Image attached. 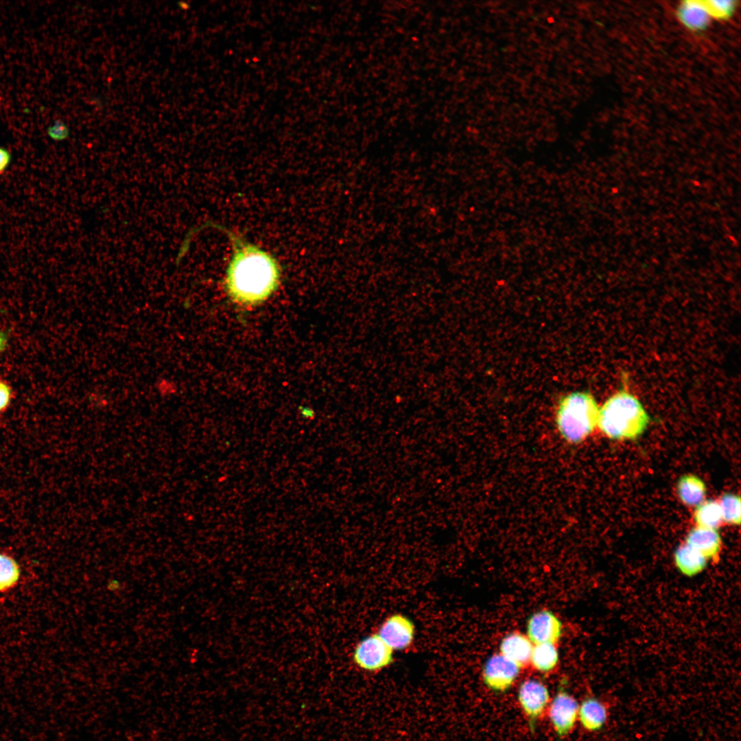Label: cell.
Segmentation results:
<instances>
[{"mask_svg": "<svg viewBox=\"0 0 741 741\" xmlns=\"http://www.w3.org/2000/svg\"><path fill=\"white\" fill-rule=\"evenodd\" d=\"M676 490L683 504L694 508L705 499L707 494L705 482L693 473L681 475L677 482Z\"/></svg>", "mask_w": 741, "mask_h": 741, "instance_id": "cell-14", "label": "cell"}, {"mask_svg": "<svg viewBox=\"0 0 741 741\" xmlns=\"http://www.w3.org/2000/svg\"><path fill=\"white\" fill-rule=\"evenodd\" d=\"M279 281L275 259L252 245L237 248L226 271V285L233 299L244 305H257L266 300Z\"/></svg>", "mask_w": 741, "mask_h": 741, "instance_id": "cell-1", "label": "cell"}, {"mask_svg": "<svg viewBox=\"0 0 741 741\" xmlns=\"http://www.w3.org/2000/svg\"><path fill=\"white\" fill-rule=\"evenodd\" d=\"M10 397L9 387L0 381V411L3 410L8 404Z\"/></svg>", "mask_w": 741, "mask_h": 741, "instance_id": "cell-22", "label": "cell"}, {"mask_svg": "<svg viewBox=\"0 0 741 741\" xmlns=\"http://www.w3.org/2000/svg\"><path fill=\"white\" fill-rule=\"evenodd\" d=\"M351 661L358 670L375 674L394 663L395 651L377 633H373L357 642L352 650Z\"/></svg>", "mask_w": 741, "mask_h": 741, "instance_id": "cell-4", "label": "cell"}, {"mask_svg": "<svg viewBox=\"0 0 741 741\" xmlns=\"http://www.w3.org/2000/svg\"><path fill=\"white\" fill-rule=\"evenodd\" d=\"M650 422V415L642 403L622 388L599 408L597 427L610 439L633 440L646 432Z\"/></svg>", "mask_w": 741, "mask_h": 741, "instance_id": "cell-2", "label": "cell"}, {"mask_svg": "<svg viewBox=\"0 0 741 741\" xmlns=\"http://www.w3.org/2000/svg\"><path fill=\"white\" fill-rule=\"evenodd\" d=\"M608 718L606 705L595 696L585 698L578 707V720L587 731L596 732L604 727Z\"/></svg>", "mask_w": 741, "mask_h": 741, "instance_id": "cell-12", "label": "cell"}, {"mask_svg": "<svg viewBox=\"0 0 741 741\" xmlns=\"http://www.w3.org/2000/svg\"><path fill=\"white\" fill-rule=\"evenodd\" d=\"M10 158L11 156L10 152L5 149L0 148V174H2L8 167Z\"/></svg>", "mask_w": 741, "mask_h": 741, "instance_id": "cell-23", "label": "cell"}, {"mask_svg": "<svg viewBox=\"0 0 741 741\" xmlns=\"http://www.w3.org/2000/svg\"><path fill=\"white\" fill-rule=\"evenodd\" d=\"M674 562L677 569L686 576H694L702 572L709 561L696 550L683 543L674 553Z\"/></svg>", "mask_w": 741, "mask_h": 741, "instance_id": "cell-15", "label": "cell"}, {"mask_svg": "<svg viewBox=\"0 0 741 741\" xmlns=\"http://www.w3.org/2000/svg\"><path fill=\"white\" fill-rule=\"evenodd\" d=\"M693 519L695 526L718 530L723 524L718 500L705 499L696 506Z\"/></svg>", "mask_w": 741, "mask_h": 741, "instance_id": "cell-16", "label": "cell"}, {"mask_svg": "<svg viewBox=\"0 0 741 741\" xmlns=\"http://www.w3.org/2000/svg\"><path fill=\"white\" fill-rule=\"evenodd\" d=\"M559 656L556 645L551 644H535L533 646L530 664L537 671L547 674L556 667Z\"/></svg>", "mask_w": 741, "mask_h": 741, "instance_id": "cell-17", "label": "cell"}, {"mask_svg": "<svg viewBox=\"0 0 741 741\" xmlns=\"http://www.w3.org/2000/svg\"><path fill=\"white\" fill-rule=\"evenodd\" d=\"M723 523L739 526L741 521V499L738 494L725 493L718 500Z\"/></svg>", "mask_w": 741, "mask_h": 741, "instance_id": "cell-18", "label": "cell"}, {"mask_svg": "<svg viewBox=\"0 0 741 741\" xmlns=\"http://www.w3.org/2000/svg\"><path fill=\"white\" fill-rule=\"evenodd\" d=\"M526 629V635L534 645H556L562 635L563 626L556 615L550 610L543 609L528 618Z\"/></svg>", "mask_w": 741, "mask_h": 741, "instance_id": "cell-9", "label": "cell"}, {"mask_svg": "<svg viewBox=\"0 0 741 741\" xmlns=\"http://www.w3.org/2000/svg\"><path fill=\"white\" fill-rule=\"evenodd\" d=\"M20 576L18 564L12 557L0 553V591L14 587Z\"/></svg>", "mask_w": 741, "mask_h": 741, "instance_id": "cell-19", "label": "cell"}, {"mask_svg": "<svg viewBox=\"0 0 741 741\" xmlns=\"http://www.w3.org/2000/svg\"><path fill=\"white\" fill-rule=\"evenodd\" d=\"M685 543L696 550L708 561L718 556L722 539L718 530L695 526L687 534Z\"/></svg>", "mask_w": 741, "mask_h": 741, "instance_id": "cell-11", "label": "cell"}, {"mask_svg": "<svg viewBox=\"0 0 741 741\" xmlns=\"http://www.w3.org/2000/svg\"><path fill=\"white\" fill-rule=\"evenodd\" d=\"M517 700L525 714L530 731L534 733L538 720L541 718L550 702L548 686L537 679H528L520 684Z\"/></svg>", "mask_w": 741, "mask_h": 741, "instance_id": "cell-6", "label": "cell"}, {"mask_svg": "<svg viewBox=\"0 0 741 741\" xmlns=\"http://www.w3.org/2000/svg\"><path fill=\"white\" fill-rule=\"evenodd\" d=\"M8 342V336L5 332L0 331V352L2 351L6 346Z\"/></svg>", "mask_w": 741, "mask_h": 741, "instance_id": "cell-24", "label": "cell"}, {"mask_svg": "<svg viewBox=\"0 0 741 741\" xmlns=\"http://www.w3.org/2000/svg\"><path fill=\"white\" fill-rule=\"evenodd\" d=\"M48 134L55 140H63L69 136V130L63 121L58 120L49 128Z\"/></svg>", "mask_w": 741, "mask_h": 741, "instance_id": "cell-21", "label": "cell"}, {"mask_svg": "<svg viewBox=\"0 0 741 741\" xmlns=\"http://www.w3.org/2000/svg\"><path fill=\"white\" fill-rule=\"evenodd\" d=\"M599 408L593 396L587 392H572L562 397L556 414L561 436L571 443L585 440L598 425Z\"/></svg>", "mask_w": 741, "mask_h": 741, "instance_id": "cell-3", "label": "cell"}, {"mask_svg": "<svg viewBox=\"0 0 741 741\" xmlns=\"http://www.w3.org/2000/svg\"><path fill=\"white\" fill-rule=\"evenodd\" d=\"M677 16L682 25L694 32L705 30L711 21L702 1L697 0L681 1L677 8Z\"/></svg>", "mask_w": 741, "mask_h": 741, "instance_id": "cell-13", "label": "cell"}, {"mask_svg": "<svg viewBox=\"0 0 741 741\" xmlns=\"http://www.w3.org/2000/svg\"><path fill=\"white\" fill-rule=\"evenodd\" d=\"M534 644L526 635L519 631L507 634L499 644V653L520 668L530 664Z\"/></svg>", "mask_w": 741, "mask_h": 741, "instance_id": "cell-10", "label": "cell"}, {"mask_svg": "<svg viewBox=\"0 0 741 741\" xmlns=\"http://www.w3.org/2000/svg\"><path fill=\"white\" fill-rule=\"evenodd\" d=\"M520 670L519 666L500 653L495 654L483 666L482 681L493 692H506L514 685Z\"/></svg>", "mask_w": 741, "mask_h": 741, "instance_id": "cell-8", "label": "cell"}, {"mask_svg": "<svg viewBox=\"0 0 741 741\" xmlns=\"http://www.w3.org/2000/svg\"><path fill=\"white\" fill-rule=\"evenodd\" d=\"M376 633L395 652L404 651L414 642L416 627L410 617L396 612L385 618Z\"/></svg>", "mask_w": 741, "mask_h": 741, "instance_id": "cell-7", "label": "cell"}, {"mask_svg": "<svg viewBox=\"0 0 741 741\" xmlns=\"http://www.w3.org/2000/svg\"><path fill=\"white\" fill-rule=\"evenodd\" d=\"M709 17L717 20H727L735 12L736 1L733 0L702 1Z\"/></svg>", "mask_w": 741, "mask_h": 741, "instance_id": "cell-20", "label": "cell"}, {"mask_svg": "<svg viewBox=\"0 0 741 741\" xmlns=\"http://www.w3.org/2000/svg\"><path fill=\"white\" fill-rule=\"evenodd\" d=\"M548 716L556 741H562L574 729L578 720L579 704L567 689L563 680L549 703Z\"/></svg>", "mask_w": 741, "mask_h": 741, "instance_id": "cell-5", "label": "cell"}]
</instances>
